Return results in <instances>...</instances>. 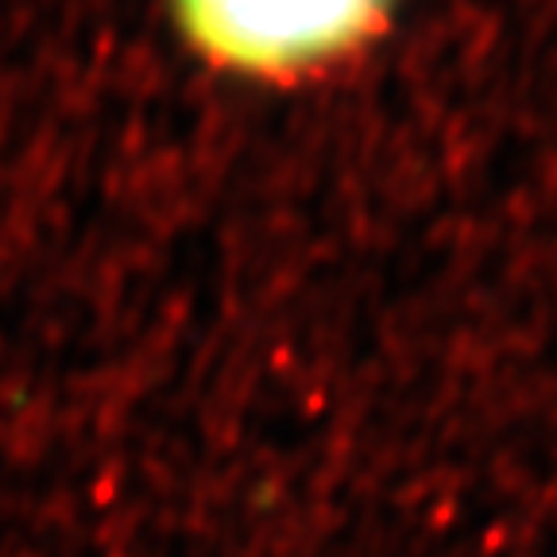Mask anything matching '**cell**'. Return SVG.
<instances>
[{
  "label": "cell",
  "instance_id": "cell-1",
  "mask_svg": "<svg viewBox=\"0 0 557 557\" xmlns=\"http://www.w3.org/2000/svg\"><path fill=\"white\" fill-rule=\"evenodd\" d=\"M178 24L221 66L290 74L357 51L392 0H171Z\"/></svg>",
  "mask_w": 557,
  "mask_h": 557
}]
</instances>
